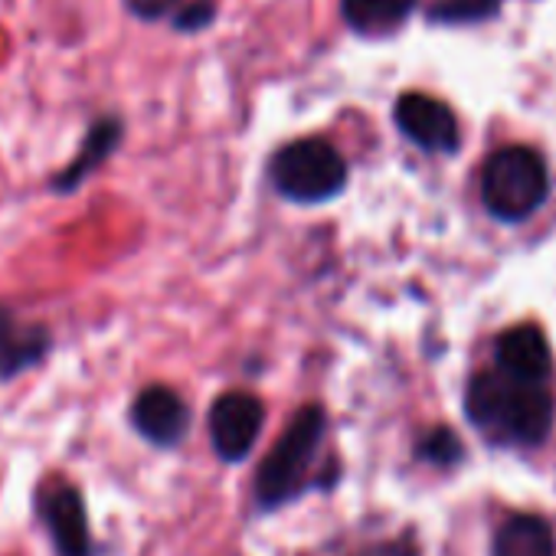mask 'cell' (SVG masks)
Listing matches in <instances>:
<instances>
[{"instance_id":"obj_5","label":"cell","mask_w":556,"mask_h":556,"mask_svg":"<svg viewBox=\"0 0 556 556\" xmlns=\"http://www.w3.org/2000/svg\"><path fill=\"white\" fill-rule=\"evenodd\" d=\"M265 409L249 393H223L210 409V442L219 458L242 462L262 432Z\"/></svg>"},{"instance_id":"obj_15","label":"cell","mask_w":556,"mask_h":556,"mask_svg":"<svg viewBox=\"0 0 556 556\" xmlns=\"http://www.w3.org/2000/svg\"><path fill=\"white\" fill-rule=\"evenodd\" d=\"M213 17H216V4H213V0H193V4H187V8L177 11L174 27L180 34H197V30L210 27Z\"/></svg>"},{"instance_id":"obj_1","label":"cell","mask_w":556,"mask_h":556,"mask_svg":"<svg viewBox=\"0 0 556 556\" xmlns=\"http://www.w3.org/2000/svg\"><path fill=\"white\" fill-rule=\"evenodd\" d=\"M465 409L471 422L497 442L536 445L553 429V400L543 387L510 380L501 370L478 374L468 383Z\"/></svg>"},{"instance_id":"obj_17","label":"cell","mask_w":556,"mask_h":556,"mask_svg":"<svg viewBox=\"0 0 556 556\" xmlns=\"http://www.w3.org/2000/svg\"><path fill=\"white\" fill-rule=\"evenodd\" d=\"M180 4H184V0H125V8L141 21H161L170 11H177Z\"/></svg>"},{"instance_id":"obj_2","label":"cell","mask_w":556,"mask_h":556,"mask_svg":"<svg viewBox=\"0 0 556 556\" xmlns=\"http://www.w3.org/2000/svg\"><path fill=\"white\" fill-rule=\"evenodd\" d=\"M549 193V174L533 148L510 144L488 157L481 170V200L491 216L504 223H520L540 210Z\"/></svg>"},{"instance_id":"obj_9","label":"cell","mask_w":556,"mask_h":556,"mask_svg":"<svg viewBox=\"0 0 556 556\" xmlns=\"http://www.w3.org/2000/svg\"><path fill=\"white\" fill-rule=\"evenodd\" d=\"M135 429L157 448L177 445L190 429V409L170 387H148L131 406Z\"/></svg>"},{"instance_id":"obj_7","label":"cell","mask_w":556,"mask_h":556,"mask_svg":"<svg viewBox=\"0 0 556 556\" xmlns=\"http://www.w3.org/2000/svg\"><path fill=\"white\" fill-rule=\"evenodd\" d=\"M40 517L60 556H89L92 533L86 517V501L73 484H53L40 494Z\"/></svg>"},{"instance_id":"obj_12","label":"cell","mask_w":556,"mask_h":556,"mask_svg":"<svg viewBox=\"0 0 556 556\" xmlns=\"http://www.w3.org/2000/svg\"><path fill=\"white\" fill-rule=\"evenodd\" d=\"M419 0H341L344 24L361 37H390L396 34Z\"/></svg>"},{"instance_id":"obj_4","label":"cell","mask_w":556,"mask_h":556,"mask_svg":"<svg viewBox=\"0 0 556 556\" xmlns=\"http://www.w3.org/2000/svg\"><path fill=\"white\" fill-rule=\"evenodd\" d=\"M271 180L278 193L295 203H325L348 184V161L325 138H302L271 157Z\"/></svg>"},{"instance_id":"obj_13","label":"cell","mask_w":556,"mask_h":556,"mask_svg":"<svg viewBox=\"0 0 556 556\" xmlns=\"http://www.w3.org/2000/svg\"><path fill=\"white\" fill-rule=\"evenodd\" d=\"M494 556H556L553 527L536 514H514L494 533Z\"/></svg>"},{"instance_id":"obj_6","label":"cell","mask_w":556,"mask_h":556,"mask_svg":"<svg viewBox=\"0 0 556 556\" xmlns=\"http://www.w3.org/2000/svg\"><path fill=\"white\" fill-rule=\"evenodd\" d=\"M396 125L400 131L419 144L422 151H435V154H452L462 141L458 135V122H455V112L432 99V96H422V92H406L400 102H396Z\"/></svg>"},{"instance_id":"obj_14","label":"cell","mask_w":556,"mask_h":556,"mask_svg":"<svg viewBox=\"0 0 556 556\" xmlns=\"http://www.w3.org/2000/svg\"><path fill=\"white\" fill-rule=\"evenodd\" d=\"M501 11V0H439L429 8L432 24H481Z\"/></svg>"},{"instance_id":"obj_16","label":"cell","mask_w":556,"mask_h":556,"mask_svg":"<svg viewBox=\"0 0 556 556\" xmlns=\"http://www.w3.org/2000/svg\"><path fill=\"white\" fill-rule=\"evenodd\" d=\"M419 452H422L426 458L439 462V465H448V462H455V458L462 455V442L455 439V432H448V429H435V432L419 445Z\"/></svg>"},{"instance_id":"obj_10","label":"cell","mask_w":556,"mask_h":556,"mask_svg":"<svg viewBox=\"0 0 556 556\" xmlns=\"http://www.w3.org/2000/svg\"><path fill=\"white\" fill-rule=\"evenodd\" d=\"M497 367L510 380L543 387L553 370V357H549V344L543 331L536 325H517L504 331L497 341Z\"/></svg>"},{"instance_id":"obj_3","label":"cell","mask_w":556,"mask_h":556,"mask_svg":"<svg viewBox=\"0 0 556 556\" xmlns=\"http://www.w3.org/2000/svg\"><path fill=\"white\" fill-rule=\"evenodd\" d=\"M321 435H325L321 406H305L302 413H295V419L289 422V429L282 432V439L275 442L271 455L258 468L255 497L262 507H278L302 491L308 465L321 445Z\"/></svg>"},{"instance_id":"obj_11","label":"cell","mask_w":556,"mask_h":556,"mask_svg":"<svg viewBox=\"0 0 556 556\" xmlns=\"http://www.w3.org/2000/svg\"><path fill=\"white\" fill-rule=\"evenodd\" d=\"M122 131H125V125H122L118 118H112V115H109V118H99V122L89 128V135H86L79 154L70 161V167L60 170V174L53 177V190H56V193H70V190H76L89 174H96V167H102V164L112 157V151L118 148Z\"/></svg>"},{"instance_id":"obj_8","label":"cell","mask_w":556,"mask_h":556,"mask_svg":"<svg viewBox=\"0 0 556 556\" xmlns=\"http://www.w3.org/2000/svg\"><path fill=\"white\" fill-rule=\"evenodd\" d=\"M53 334L40 321H27L11 305H0V383H8L47 361Z\"/></svg>"}]
</instances>
